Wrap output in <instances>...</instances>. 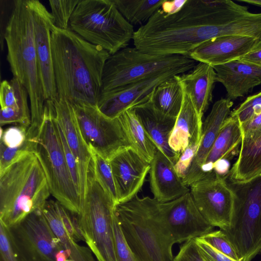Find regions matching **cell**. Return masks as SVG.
Returning a JSON list of instances; mask_svg holds the SVG:
<instances>
[{
    "instance_id": "41",
    "label": "cell",
    "mask_w": 261,
    "mask_h": 261,
    "mask_svg": "<svg viewBox=\"0 0 261 261\" xmlns=\"http://www.w3.org/2000/svg\"><path fill=\"white\" fill-rule=\"evenodd\" d=\"M1 261H21L11 242L8 228L0 223Z\"/></svg>"
},
{
    "instance_id": "4",
    "label": "cell",
    "mask_w": 261,
    "mask_h": 261,
    "mask_svg": "<svg viewBox=\"0 0 261 261\" xmlns=\"http://www.w3.org/2000/svg\"><path fill=\"white\" fill-rule=\"evenodd\" d=\"M115 212L138 261H173L172 249L175 242L164 220L159 201L136 195L117 204Z\"/></svg>"
},
{
    "instance_id": "42",
    "label": "cell",
    "mask_w": 261,
    "mask_h": 261,
    "mask_svg": "<svg viewBox=\"0 0 261 261\" xmlns=\"http://www.w3.org/2000/svg\"><path fill=\"white\" fill-rule=\"evenodd\" d=\"M54 113V112H53ZM55 118V117H54ZM56 120V119H55ZM58 128L59 129L60 138L62 142L63 150L64 152L65 157L71 173V175L74 183L79 190L80 193V181L79 167L76 160L72 152L70 149L66 141L65 136L62 130V128L57 121L56 120ZM81 196V195H80Z\"/></svg>"
},
{
    "instance_id": "40",
    "label": "cell",
    "mask_w": 261,
    "mask_h": 261,
    "mask_svg": "<svg viewBox=\"0 0 261 261\" xmlns=\"http://www.w3.org/2000/svg\"><path fill=\"white\" fill-rule=\"evenodd\" d=\"M200 142H192L180 153L174 165L177 175L182 179L187 174L196 154Z\"/></svg>"
},
{
    "instance_id": "12",
    "label": "cell",
    "mask_w": 261,
    "mask_h": 261,
    "mask_svg": "<svg viewBox=\"0 0 261 261\" xmlns=\"http://www.w3.org/2000/svg\"><path fill=\"white\" fill-rule=\"evenodd\" d=\"M71 104L80 130L89 147L109 160L118 150L130 146L118 118L107 117L96 105L83 102Z\"/></svg>"
},
{
    "instance_id": "11",
    "label": "cell",
    "mask_w": 261,
    "mask_h": 261,
    "mask_svg": "<svg viewBox=\"0 0 261 261\" xmlns=\"http://www.w3.org/2000/svg\"><path fill=\"white\" fill-rule=\"evenodd\" d=\"M8 231L21 261H56V253L64 249L42 210L32 213Z\"/></svg>"
},
{
    "instance_id": "3",
    "label": "cell",
    "mask_w": 261,
    "mask_h": 261,
    "mask_svg": "<svg viewBox=\"0 0 261 261\" xmlns=\"http://www.w3.org/2000/svg\"><path fill=\"white\" fill-rule=\"evenodd\" d=\"M7 60L13 77L27 89L31 124L28 133L34 135L43 120L46 101L41 82L34 40V19L30 0H15L4 33Z\"/></svg>"
},
{
    "instance_id": "6",
    "label": "cell",
    "mask_w": 261,
    "mask_h": 261,
    "mask_svg": "<svg viewBox=\"0 0 261 261\" xmlns=\"http://www.w3.org/2000/svg\"><path fill=\"white\" fill-rule=\"evenodd\" d=\"M27 139L41 164L51 194L70 213L78 215L81 207L80 193L65 157L50 101L46 102L43 122L36 134Z\"/></svg>"
},
{
    "instance_id": "26",
    "label": "cell",
    "mask_w": 261,
    "mask_h": 261,
    "mask_svg": "<svg viewBox=\"0 0 261 261\" xmlns=\"http://www.w3.org/2000/svg\"><path fill=\"white\" fill-rule=\"evenodd\" d=\"M42 212L64 249L70 252V259L73 261H96L90 248L79 245L71 236L62 218L61 205L57 201L48 200Z\"/></svg>"
},
{
    "instance_id": "38",
    "label": "cell",
    "mask_w": 261,
    "mask_h": 261,
    "mask_svg": "<svg viewBox=\"0 0 261 261\" xmlns=\"http://www.w3.org/2000/svg\"><path fill=\"white\" fill-rule=\"evenodd\" d=\"M28 129L21 125L13 126L5 130L1 128V142L10 148L21 146L27 140Z\"/></svg>"
},
{
    "instance_id": "44",
    "label": "cell",
    "mask_w": 261,
    "mask_h": 261,
    "mask_svg": "<svg viewBox=\"0 0 261 261\" xmlns=\"http://www.w3.org/2000/svg\"><path fill=\"white\" fill-rule=\"evenodd\" d=\"M194 239L205 261H238L219 251L201 238Z\"/></svg>"
},
{
    "instance_id": "45",
    "label": "cell",
    "mask_w": 261,
    "mask_h": 261,
    "mask_svg": "<svg viewBox=\"0 0 261 261\" xmlns=\"http://www.w3.org/2000/svg\"><path fill=\"white\" fill-rule=\"evenodd\" d=\"M242 139L251 138L261 132V113L254 116L246 122L241 124Z\"/></svg>"
},
{
    "instance_id": "1",
    "label": "cell",
    "mask_w": 261,
    "mask_h": 261,
    "mask_svg": "<svg viewBox=\"0 0 261 261\" xmlns=\"http://www.w3.org/2000/svg\"><path fill=\"white\" fill-rule=\"evenodd\" d=\"M249 12L247 7L230 0H187L174 14L158 10L135 31L134 47L154 55L189 57L196 47L212 38L213 25Z\"/></svg>"
},
{
    "instance_id": "36",
    "label": "cell",
    "mask_w": 261,
    "mask_h": 261,
    "mask_svg": "<svg viewBox=\"0 0 261 261\" xmlns=\"http://www.w3.org/2000/svg\"><path fill=\"white\" fill-rule=\"evenodd\" d=\"M200 238L222 253L240 261L236 249L223 230L212 231Z\"/></svg>"
},
{
    "instance_id": "23",
    "label": "cell",
    "mask_w": 261,
    "mask_h": 261,
    "mask_svg": "<svg viewBox=\"0 0 261 261\" xmlns=\"http://www.w3.org/2000/svg\"><path fill=\"white\" fill-rule=\"evenodd\" d=\"M132 109L157 149L174 165L180 154L170 147L169 140L176 118L163 114L150 100Z\"/></svg>"
},
{
    "instance_id": "28",
    "label": "cell",
    "mask_w": 261,
    "mask_h": 261,
    "mask_svg": "<svg viewBox=\"0 0 261 261\" xmlns=\"http://www.w3.org/2000/svg\"><path fill=\"white\" fill-rule=\"evenodd\" d=\"M243 134L238 118L231 114L226 119L202 167L203 176L213 171L217 162L225 159L240 144Z\"/></svg>"
},
{
    "instance_id": "24",
    "label": "cell",
    "mask_w": 261,
    "mask_h": 261,
    "mask_svg": "<svg viewBox=\"0 0 261 261\" xmlns=\"http://www.w3.org/2000/svg\"><path fill=\"white\" fill-rule=\"evenodd\" d=\"M184 92L191 99L200 121L212 100L213 91L216 82L214 67L199 62L191 70L177 75Z\"/></svg>"
},
{
    "instance_id": "31",
    "label": "cell",
    "mask_w": 261,
    "mask_h": 261,
    "mask_svg": "<svg viewBox=\"0 0 261 261\" xmlns=\"http://www.w3.org/2000/svg\"><path fill=\"white\" fill-rule=\"evenodd\" d=\"M29 93L27 89L16 77L1 83V108H8L19 114L31 124V113L28 105Z\"/></svg>"
},
{
    "instance_id": "50",
    "label": "cell",
    "mask_w": 261,
    "mask_h": 261,
    "mask_svg": "<svg viewBox=\"0 0 261 261\" xmlns=\"http://www.w3.org/2000/svg\"><path fill=\"white\" fill-rule=\"evenodd\" d=\"M65 261H73V260H72L71 259H69V260H68V259H67V260H66Z\"/></svg>"
},
{
    "instance_id": "16",
    "label": "cell",
    "mask_w": 261,
    "mask_h": 261,
    "mask_svg": "<svg viewBox=\"0 0 261 261\" xmlns=\"http://www.w3.org/2000/svg\"><path fill=\"white\" fill-rule=\"evenodd\" d=\"M176 75L179 74L169 71L101 94L96 106L105 116L117 118L127 110L150 100L160 84Z\"/></svg>"
},
{
    "instance_id": "46",
    "label": "cell",
    "mask_w": 261,
    "mask_h": 261,
    "mask_svg": "<svg viewBox=\"0 0 261 261\" xmlns=\"http://www.w3.org/2000/svg\"><path fill=\"white\" fill-rule=\"evenodd\" d=\"M187 0H164L161 9L167 15H172L179 11Z\"/></svg>"
},
{
    "instance_id": "19",
    "label": "cell",
    "mask_w": 261,
    "mask_h": 261,
    "mask_svg": "<svg viewBox=\"0 0 261 261\" xmlns=\"http://www.w3.org/2000/svg\"><path fill=\"white\" fill-rule=\"evenodd\" d=\"M260 42L261 39L247 36L218 37L200 44L192 51L189 58L213 67L239 60Z\"/></svg>"
},
{
    "instance_id": "34",
    "label": "cell",
    "mask_w": 261,
    "mask_h": 261,
    "mask_svg": "<svg viewBox=\"0 0 261 261\" xmlns=\"http://www.w3.org/2000/svg\"><path fill=\"white\" fill-rule=\"evenodd\" d=\"M81 0H49L54 26L60 30L69 29L71 16Z\"/></svg>"
},
{
    "instance_id": "22",
    "label": "cell",
    "mask_w": 261,
    "mask_h": 261,
    "mask_svg": "<svg viewBox=\"0 0 261 261\" xmlns=\"http://www.w3.org/2000/svg\"><path fill=\"white\" fill-rule=\"evenodd\" d=\"M216 81L221 83L227 91V98L232 100L247 95L261 84V67L235 60L213 66Z\"/></svg>"
},
{
    "instance_id": "21",
    "label": "cell",
    "mask_w": 261,
    "mask_h": 261,
    "mask_svg": "<svg viewBox=\"0 0 261 261\" xmlns=\"http://www.w3.org/2000/svg\"><path fill=\"white\" fill-rule=\"evenodd\" d=\"M150 165L149 184L154 198L168 202L190 192L176 173L174 165L160 150L157 149Z\"/></svg>"
},
{
    "instance_id": "37",
    "label": "cell",
    "mask_w": 261,
    "mask_h": 261,
    "mask_svg": "<svg viewBox=\"0 0 261 261\" xmlns=\"http://www.w3.org/2000/svg\"><path fill=\"white\" fill-rule=\"evenodd\" d=\"M261 113V91L249 96L230 114L236 116L243 124L255 115Z\"/></svg>"
},
{
    "instance_id": "43",
    "label": "cell",
    "mask_w": 261,
    "mask_h": 261,
    "mask_svg": "<svg viewBox=\"0 0 261 261\" xmlns=\"http://www.w3.org/2000/svg\"><path fill=\"white\" fill-rule=\"evenodd\" d=\"M173 261H205L195 239L185 242Z\"/></svg>"
},
{
    "instance_id": "14",
    "label": "cell",
    "mask_w": 261,
    "mask_h": 261,
    "mask_svg": "<svg viewBox=\"0 0 261 261\" xmlns=\"http://www.w3.org/2000/svg\"><path fill=\"white\" fill-rule=\"evenodd\" d=\"M159 206L175 243L203 237L214 227L201 215L190 192L170 201H159Z\"/></svg>"
},
{
    "instance_id": "39",
    "label": "cell",
    "mask_w": 261,
    "mask_h": 261,
    "mask_svg": "<svg viewBox=\"0 0 261 261\" xmlns=\"http://www.w3.org/2000/svg\"><path fill=\"white\" fill-rule=\"evenodd\" d=\"M27 152H32L31 142L28 139L23 145L16 148L7 147L0 142V172Z\"/></svg>"
},
{
    "instance_id": "30",
    "label": "cell",
    "mask_w": 261,
    "mask_h": 261,
    "mask_svg": "<svg viewBox=\"0 0 261 261\" xmlns=\"http://www.w3.org/2000/svg\"><path fill=\"white\" fill-rule=\"evenodd\" d=\"M184 98V90L177 75L160 84L150 98L152 105L163 114L176 118Z\"/></svg>"
},
{
    "instance_id": "27",
    "label": "cell",
    "mask_w": 261,
    "mask_h": 261,
    "mask_svg": "<svg viewBox=\"0 0 261 261\" xmlns=\"http://www.w3.org/2000/svg\"><path fill=\"white\" fill-rule=\"evenodd\" d=\"M261 173V132L242 139L238 158L229 171L228 181H248Z\"/></svg>"
},
{
    "instance_id": "20",
    "label": "cell",
    "mask_w": 261,
    "mask_h": 261,
    "mask_svg": "<svg viewBox=\"0 0 261 261\" xmlns=\"http://www.w3.org/2000/svg\"><path fill=\"white\" fill-rule=\"evenodd\" d=\"M232 100L221 98L215 102L202 122V133L198 149L182 181L188 187L203 177L202 167L226 119L229 116Z\"/></svg>"
},
{
    "instance_id": "7",
    "label": "cell",
    "mask_w": 261,
    "mask_h": 261,
    "mask_svg": "<svg viewBox=\"0 0 261 261\" xmlns=\"http://www.w3.org/2000/svg\"><path fill=\"white\" fill-rule=\"evenodd\" d=\"M69 29L110 55L126 47L135 32L112 0H81Z\"/></svg>"
},
{
    "instance_id": "18",
    "label": "cell",
    "mask_w": 261,
    "mask_h": 261,
    "mask_svg": "<svg viewBox=\"0 0 261 261\" xmlns=\"http://www.w3.org/2000/svg\"><path fill=\"white\" fill-rule=\"evenodd\" d=\"M50 101L55 118L61 126L67 144L77 163L82 205L87 187L91 154L80 130L72 104L64 98H57Z\"/></svg>"
},
{
    "instance_id": "2",
    "label": "cell",
    "mask_w": 261,
    "mask_h": 261,
    "mask_svg": "<svg viewBox=\"0 0 261 261\" xmlns=\"http://www.w3.org/2000/svg\"><path fill=\"white\" fill-rule=\"evenodd\" d=\"M51 48L57 98L96 105L109 53L70 29L55 26L51 31Z\"/></svg>"
},
{
    "instance_id": "10",
    "label": "cell",
    "mask_w": 261,
    "mask_h": 261,
    "mask_svg": "<svg viewBox=\"0 0 261 261\" xmlns=\"http://www.w3.org/2000/svg\"><path fill=\"white\" fill-rule=\"evenodd\" d=\"M228 182L235 202L230 226L223 231L240 261H251L261 252V173L245 182Z\"/></svg>"
},
{
    "instance_id": "47",
    "label": "cell",
    "mask_w": 261,
    "mask_h": 261,
    "mask_svg": "<svg viewBox=\"0 0 261 261\" xmlns=\"http://www.w3.org/2000/svg\"><path fill=\"white\" fill-rule=\"evenodd\" d=\"M238 60L246 62L261 67V42L252 50Z\"/></svg>"
},
{
    "instance_id": "8",
    "label": "cell",
    "mask_w": 261,
    "mask_h": 261,
    "mask_svg": "<svg viewBox=\"0 0 261 261\" xmlns=\"http://www.w3.org/2000/svg\"><path fill=\"white\" fill-rule=\"evenodd\" d=\"M196 62L187 56H158L124 47L106 61L100 94L169 71L182 74L192 69Z\"/></svg>"
},
{
    "instance_id": "9",
    "label": "cell",
    "mask_w": 261,
    "mask_h": 261,
    "mask_svg": "<svg viewBox=\"0 0 261 261\" xmlns=\"http://www.w3.org/2000/svg\"><path fill=\"white\" fill-rule=\"evenodd\" d=\"M116 205L97 180L92 160L77 221L84 241L97 261H117L113 219Z\"/></svg>"
},
{
    "instance_id": "17",
    "label": "cell",
    "mask_w": 261,
    "mask_h": 261,
    "mask_svg": "<svg viewBox=\"0 0 261 261\" xmlns=\"http://www.w3.org/2000/svg\"><path fill=\"white\" fill-rule=\"evenodd\" d=\"M109 161L118 191V204L127 202L137 195L143 187L150 163L130 146L118 150Z\"/></svg>"
},
{
    "instance_id": "15",
    "label": "cell",
    "mask_w": 261,
    "mask_h": 261,
    "mask_svg": "<svg viewBox=\"0 0 261 261\" xmlns=\"http://www.w3.org/2000/svg\"><path fill=\"white\" fill-rule=\"evenodd\" d=\"M34 19L35 46L38 70L46 101L57 98L51 48L54 18L38 0H30Z\"/></svg>"
},
{
    "instance_id": "33",
    "label": "cell",
    "mask_w": 261,
    "mask_h": 261,
    "mask_svg": "<svg viewBox=\"0 0 261 261\" xmlns=\"http://www.w3.org/2000/svg\"><path fill=\"white\" fill-rule=\"evenodd\" d=\"M89 148L96 177L116 206L118 203V194L109 161Z\"/></svg>"
},
{
    "instance_id": "49",
    "label": "cell",
    "mask_w": 261,
    "mask_h": 261,
    "mask_svg": "<svg viewBox=\"0 0 261 261\" xmlns=\"http://www.w3.org/2000/svg\"><path fill=\"white\" fill-rule=\"evenodd\" d=\"M239 1L261 7V0H239Z\"/></svg>"
},
{
    "instance_id": "13",
    "label": "cell",
    "mask_w": 261,
    "mask_h": 261,
    "mask_svg": "<svg viewBox=\"0 0 261 261\" xmlns=\"http://www.w3.org/2000/svg\"><path fill=\"white\" fill-rule=\"evenodd\" d=\"M190 192L198 211L213 227L226 230L232 216L235 195L226 177L214 171L192 184Z\"/></svg>"
},
{
    "instance_id": "35",
    "label": "cell",
    "mask_w": 261,
    "mask_h": 261,
    "mask_svg": "<svg viewBox=\"0 0 261 261\" xmlns=\"http://www.w3.org/2000/svg\"><path fill=\"white\" fill-rule=\"evenodd\" d=\"M113 229L117 260L138 261L124 237L116 212L113 219Z\"/></svg>"
},
{
    "instance_id": "25",
    "label": "cell",
    "mask_w": 261,
    "mask_h": 261,
    "mask_svg": "<svg viewBox=\"0 0 261 261\" xmlns=\"http://www.w3.org/2000/svg\"><path fill=\"white\" fill-rule=\"evenodd\" d=\"M202 122L191 99L184 91L182 106L169 140L172 149L180 154L190 143L200 142Z\"/></svg>"
},
{
    "instance_id": "29",
    "label": "cell",
    "mask_w": 261,
    "mask_h": 261,
    "mask_svg": "<svg viewBox=\"0 0 261 261\" xmlns=\"http://www.w3.org/2000/svg\"><path fill=\"white\" fill-rule=\"evenodd\" d=\"M129 146L150 163L157 148L150 139L134 110L130 109L118 117Z\"/></svg>"
},
{
    "instance_id": "48",
    "label": "cell",
    "mask_w": 261,
    "mask_h": 261,
    "mask_svg": "<svg viewBox=\"0 0 261 261\" xmlns=\"http://www.w3.org/2000/svg\"><path fill=\"white\" fill-rule=\"evenodd\" d=\"M70 252L65 249L58 251L56 255V261H65L70 257Z\"/></svg>"
},
{
    "instance_id": "32",
    "label": "cell",
    "mask_w": 261,
    "mask_h": 261,
    "mask_svg": "<svg viewBox=\"0 0 261 261\" xmlns=\"http://www.w3.org/2000/svg\"><path fill=\"white\" fill-rule=\"evenodd\" d=\"M164 0H112L116 7L132 25L145 24L161 9Z\"/></svg>"
},
{
    "instance_id": "5",
    "label": "cell",
    "mask_w": 261,
    "mask_h": 261,
    "mask_svg": "<svg viewBox=\"0 0 261 261\" xmlns=\"http://www.w3.org/2000/svg\"><path fill=\"white\" fill-rule=\"evenodd\" d=\"M50 193L36 155L27 152L0 172V223L8 228L41 210Z\"/></svg>"
}]
</instances>
